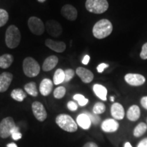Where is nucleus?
I'll use <instances>...</instances> for the list:
<instances>
[{
    "label": "nucleus",
    "instance_id": "f257e3e1",
    "mask_svg": "<svg viewBox=\"0 0 147 147\" xmlns=\"http://www.w3.org/2000/svg\"><path fill=\"white\" fill-rule=\"evenodd\" d=\"M113 27L108 19H102L97 21L93 28V34L97 39H104L111 34Z\"/></svg>",
    "mask_w": 147,
    "mask_h": 147
},
{
    "label": "nucleus",
    "instance_id": "f03ea898",
    "mask_svg": "<svg viewBox=\"0 0 147 147\" xmlns=\"http://www.w3.org/2000/svg\"><path fill=\"white\" fill-rule=\"evenodd\" d=\"M21 35L19 29L15 25H10L5 32V44L9 49H15L20 44Z\"/></svg>",
    "mask_w": 147,
    "mask_h": 147
},
{
    "label": "nucleus",
    "instance_id": "7ed1b4c3",
    "mask_svg": "<svg viewBox=\"0 0 147 147\" xmlns=\"http://www.w3.org/2000/svg\"><path fill=\"white\" fill-rule=\"evenodd\" d=\"M55 121L57 125L65 131L72 133L78 129V125L69 115L61 114L57 117Z\"/></svg>",
    "mask_w": 147,
    "mask_h": 147
},
{
    "label": "nucleus",
    "instance_id": "20e7f679",
    "mask_svg": "<svg viewBox=\"0 0 147 147\" xmlns=\"http://www.w3.org/2000/svg\"><path fill=\"white\" fill-rule=\"evenodd\" d=\"M23 68L25 74L29 78L38 76L40 71L39 63L32 57H27L24 59Z\"/></svg>",
    "mask_w": 147,
    "mask_h": 147
},
{
    "label": "nucleus",
    "instance_id": "39448f33",
    "mask_svg": "<svg viewBox=\"0 0 147 147\" xmlns=\"http://www.w3.org/2000/svg\"><path fill=\"white\" fill-rule=\"evenodd\" d=\"M86 9L94 14H102L108 8L107 0H87L85 3Z\"/></svg>",
    "mask_w": 147,
    "mask_h": 147
},
{
    "label": "nucleus",
    "instance_id": "423d86ee",
    "mask_svg": "<svg viewBox=\"0 0 147 147\" xmlns=\"http://www.w3.org/2000/svg\"><path fill=\"white\" fill-rule=\"evenodd\" d=\"M16 126L12 117H6L0 123V137L6 138L11 136V131Z\"/></svg>",
    "mask_w": 147,
    "mask_h": 147
},
{
    "label": "nucleus",
    "instance_id": "0eeeda50",
    "mask_svg": "<svg viewBox=\"0 0 147 147\" xmlns=\"http://www.w3.org/2000/svg\"><path fill=\"white\" fill-rule=\"evenodd\" d=\"M28 27L33 34L37 36H40L45 32V26L40 18L32 16L28 20Z\"/></svg>",
    "mask_w": 147,
    "mask_h": 147
},
{
    "label": "nucleus",
    "instance_id": "6e6552de",
    "mask_svg": "<svg viewBox=\"0 0 147 147\" xmlns=\"http://www.w3.org/2000/svg\"><path fill=\"white\" fill-rule=\"evenodd\" d=\"M33 113L37 120L39 121H45L47 118V113L46 111L45 106L42 103L39 102H34L32 106Z\"/></svg>",
    "mask_w": 147,
    "mask_h": 147
},
{
    "label": "nucleus",
    "instance_id": "1a4fd4ad",
    "mask_svg": "<svg viewBox=\"0 0 147 147\" xmlns=\"http://www.w3.org/2000/svg\"><path fill=\"white\" fill-rule=\"evenodd\" d=\"M124 78L127 83L135 87L142 85L146 81L145 77L140 74H127Z\"/></svg>",
    "mask_w": 147,
    "mask_h": 147
},
{
    "label": "nucleus",
    "instance_id": "9d476101",
    "mask_svg": "<svg viewBox=\"0 0 147 147\" xmlns=\"http://www.w3.org/2000/svg\"><path fill=\"white\" fill-rule=\"evenodd\" d=\"M46 29L48 34L53 37H58L62 34V27L57 21L49 20L46 23Z\"/></svg>",
    "mask_w": 147,
    "mask_h": 147
},
{
    "label": "nucleus",
    "instance_id": "9b49d317",
    "mask_svg": "<svg viewBox=\"0 0 147 147\" xmlns=\"http://www.w3.org/2000/svg\"><path fill=\"white\" fill-rule=\"evenodd\" d=\"M102 129L106 133H113L117 131L119 127V124L115 119H108L102 123Z\"/></svg>",
    "mask_w": 147,
    "mask_h": 147
},
{
    "label": "nucleus",
    "instance_id": "f8f14e48",
    "mask_svg": "<svg viewBox=\"0 0 147 147\" xmlns=\"http://www.w3.org/2000/svg\"><path fill=\"white\" fill-rule=\"evenodd\" d=\"M61 14L63 17L71 21L76 20L78 16V12L76 8L69 4H66L63 6L61 8Z\"/></svg>",
    "mask_w": 147,
    "mask_h": 147
},
{
    "label": "nucleus",
    "instance_id": "ddd939ff",
    "mask_svg": "<svg viewBox=\"0 0 147 147\" xmlns=\"http://www.w3.org/2000/svg\"><path fill=\"white\" fill-rule=\"evenodd\" d=\"M13 76L10 72H3L0 74V93L6 91L12 82Z\"/></svg>",
    "mask_w": 147,
    "mask_h": 147
},
{
    "label": "nucleus",
    "instance_id": "4468645a",
    "mask_svg": "<svg viewBox=\"0 0 147 147\" xmlns=\"http://www.w3.org/2000/svg\"><path fill=\"white\" fill-rule=\"evenodd\" d=\"M45 45L47 47L57 53H63L66 49V45L62 41H55L51 39H47L45 41Z\"/></svg>",
    "mask_w": 147,
    "mask_h": 147
},
{
    "label": "nucleus",
    "instance_id": "2eb2a0df",
    "mask_svg": "<svg viewBox=\"0 0 147 147\" xmlns=\"http://www.w3.org/2000/svg\"><path fill=\"white\" fill-rule=\"evenodd\" d=\"M76 73L84 83H90L94 78V75L89 69L84 67H79L76 69Z\"/></svg>",
    "mask_w": 147,
    "mask_h": 147
},
{
    "label": "nucleus",
    "instance_id": "dca6fc26",
    "mask_svg": "<svg viewBox=\"0 0 147 147\" xmlns=\"http://www.w3.org/2000/svg\"><path fill=\"white\" fill-rule=\"evenodd\" d=\"M111 115L116 120H122L125 117V110L119 103H114L110 108Z\"/></svg>",
    "mask_w": 147,
    "mask_h": 147
},
{
    "label": "nucleus",
    "instance_id": "f3484780",
    "mask_svg": "<svg viewBox=\"0 0 147 147\" xmlns=\"http://www.w3.org/2000/svg\"><path fill=\"white\" fill-rule=\"evenodd\" d=\"M53 87V82L49 78H45L40 84V91L43 96H47L51 93Z\"/></svg>",
    "mask_w": 147,
    "mask_h": 147
},
{
    "label": "nucleus",
    "instance_id": "a211bd4d",
    "mask_svg": "<svg viewBox=\"0 0 147 147\" xmlns=\"http://www.w3.org/2000/svg\"><path fill=\"white\" fill-rule=\"evenodd\" d=\"M58 61L59 59L57 57L55 56V55H51L45 60L43 65H42V69L45 71L52 70L57 65Z\"/></svg>",
    "mask_w": 147,
    "mask_h": 147
},
{
    "label": "nucleus",
    "instance_id": "6ab92c4d",
    "mask_svg": "<svg viewBox=\"0 0 147 147\" xmlns=\"http://www.w3.org/2000/svg\"><path fill=\"white\" fill-rule=\"evenodd\" d=\"M76 123L77 125H78L83 129H89L91 125V121L85 113L80 114L77 117Z\"/></svg>",
    "mask_w": 147,
    "mask_h": 147
},
{
    "label": "nucleus",
    "instance_id": "aec40b11",
    "mask_svg": "<svg viewBox=\"0 0 147 147\" xmlns=\"http://www.w3.org/2000/svg\"><path fill=\"white\" fill-rule=\"evenodd\" d=\"M93 92L97 97L100 99L102 101L107 100V89L100 84H95L93 85Z\"/></svg>",
    "mask_w": 147,
    "mask_h": 147
},
{
    "label": "nucleus",
    "instance_id": "412c9836",
    "mask_svg": "<svg viewBox=\"0 0 147 147\" xmlns=\"http://www.w3.org/2000/svg\"><path fill=\"white\" fill-rule=\"evenodd\" d=\"M140 117V109L137 105H133L127 112V117L129 121H136Z\"/></svg>",
    "mask_w": 147,
    "mask_h": 147
},
{
    "label": "nucleus",
    "instance_id": "4be33fe9",
    "mask_svg": "<svg viewBox=\"0 0 147 147\" xmlns=\"http://www.w3.org/2000/svg\"><path fill=\"white\" fill-rule=\"evenodd\" d=\"M14 57L12 55L4 54L0 57V67L3 69L8 68L13 63Z\"/></svg>",
    "mask_w": 147,
    "mask_h": 147
},
{
    "label": "nucleus",
    "instance_id": "5701e85b",
    "mask_svg": "<svg viewBox=\"0 0 147 147\" xmlns=\"http://www.w3.org/2000/svg\"><path fill=\"white\" fill-rule=\"evenodd\" d=\"M65 80V72L62 69H58L55 71L54 76H53V82L55 84H61Z\"/></svg>",
    "mask_w": 147,
    "mask_h": 147
},
{
    "label": "nucleus",
    "instance_id": "b1692460",
    "mask_svg": "<svg viewBox=\"0 0 147 147\" xmlns=\"http://www.w3.org/2000/svg\"><path fill=\"white\" fill-rule=\"evenodd\" d=\"M147 130V125L144 123H140L138 125L134 128V136L136 138L142 136L146 133Z\"/></svg>",
    "mask_w": 147,
    "mask_h": 147
},
{
    "label": "nucleus",
    "instance_id": "393cba45",
    "mask_svg": "<svg viewBox=\"0 0 147 147\" xmlns=\"http://www.w3.org/2000/svg\"><path fill=\"white\" fill-rule=\"evenodd\" d=\"M11 97L14 99V100L17 102H23L24 99L26 97V94L23 90L21 89H14L11 93Z\"/></svg>",
    "mask_w": 147,
    "mask_h": 147
},
{
    "label": "nucleus",
    "instance_id": "a878e982",
    "mask_svg": "<svg viewBox=\"0 0 147 147\" xmlns=\"http://www.w3.org/2000/svg\"><path fill=\"white\" fill-rule=\"evenodd\" d=\"M25 90L28 94L34 97L38 96V90H37L36 84L34 82H31L25 85Z\"/></svg>",
    "mask_w": 147,
    "mask_h": 147
},
{
    "label": "nucleus",
    "instance_id": "bb28decb",
    "mask_svg": "<svg viewBox=\"0 0 147 147\" xmlns=\"http://www.w3.org/2000/svg\"><path fill=\"white\" fill-rule=\"evenodd\" d=\"M106 110V106L104 103L97 102L93 108V113L95 115H100L104 113Z\"/></svg>",
    "mask_w": 147,
    "mask_h": 147
},
{
    "label": "nucleus",
    "instance_id": "cd10ccee",
    "mask_svg": "<svg viewBox=\"0 0 147 147\" xmlns=\"http://www.w3.org/2000/svg\"><path fill=\"white\" fill-rule=\"evenodd\" d=\"M66 93V89L64 87L60 86L55 89L53 92V95L56 99H61L65 96Z\"/></svg>",
    "mask_w": 147,
    "mask_h": 147
},
{
    "label": "nucleus",
    "instance_id": "c85d7f7f",
    "mask_svg": "<svg viewBox=\"0 0 147 147\" xmlns=\"http://www.w3.org/2000/svg\"><path fill=\"white\" fill-rule=\"evenodd\" d=\"M9 15L6 10L0 9V27L3 26L8 21Z\"/></svg>",
    "mask_w": 147,
    "mask_h": 147
},
{
    "label": "nucleus",
    "instance_id": "c756f323",
    "mask_svg": "<svg viewBox=\"0 0 147 147\" xmlns=\"http://www.w3.org/2000/svg\"><path fill=\"white\" fill-rule=\"evenodd\" d=\"M74 100L78 102V104L80 106H86L89 102V100L84 97V95L81 94H76L74 95Z\"/></svg>",
    "mask_w": 147,
    "mask_h": 147
},
{
    "label": "nucleus",
    "instance_id": "7c9ffc66",
    "mask_svg": "<svg viewBox=\"0 0 147 147\" xmlns=\"http://www.w3.org/2000/svg\"><path fill=\"white\" fill-rule=\"evenodd\" d=\"M84 113H85L86 115H88V117H89L90 120H91V123H93L94 125H97L100 122L101 119L98 115H95V114H93V113L91 114V113H89V112H84Z\"/></svg>",
    "mask_w": 147,
    "mask_h": 147
},
{
    "label": "nucleus",
    "instance_id": "2f4dec72",
    "mask_svg": "<svg viewBox=\"0 0 147 147\" xmlns=\"http://www.w3.org/2000/svg\"><path fill=\"white\" fill-rule=\"evenodd\" d=\"M11 136L14 140H18L22 138V134L19 132V129L17 126H15L11 131Z\"/></svg>",
    "mask_w": 147,
    "mask_h": 147
},
{
    "label": "nucleus",
    "instance_id": "473e14b6",
    "mask_svg": "<svg viewBox=\"0 0 147 147\" xmlns=\"http://www.w3.org/2000/svg\"><path fill=\"white\" fill-rule=\"evenodd\" d=\"M64 72H65V80H64L65 82H69L73 78L75 74V71L72 69H66L65 71H64Z\"/></svg>",
    "mask_w": 147,
    "mask_h": 147
},
{
    "label": "nucleus",
    "instance_id": "72a5a7b5",
    "mask_svg": "<svg viewBox=\"0 0 147 147\" xmlns=\"http://www.w3.org/2000/svg\"><path fill=\"white\" fill-rule=\"evenodd\" d=\"M140 56V58L143 60L147 59V42L142 46V51H141Z\"/></svg>",
    "mask_w": 147,
    "mask_h": 147
},
{
    "label": "nucleus",
    "instance_id": "f704fd0d",
    "mask_svg": "<svg viewBox=\"0 0 147 147\" xmlns=\"http://www.w3.org/2000/svg\"><path fill=\"white\" fill-rule=\"evenodd\" d=\"M67 108L69 110L71 111H76V110L78 109V105L76 104V103L74 102H72V101H69V102L67 103Z\"/></svg>",
    "mask_w": 147,
    "mask_h": 147
},
{
    "label": "nucleus",
    "instance_id": "c9c22d12",
    "mask_svg": "<svg viewBox=\"0 0 147 147\" xmlns=\"http://www.w3.org/2000/svg\"><path fill=\"white\" fill-rule=\"evenodd\" d=\"M109 67V65H108V64H106L105 63H100V65L97 66V71H98L99 73H102L103 71H104V69L106 68H107V67Z\"/></svg>",
    "mask_w": 147,
    "mask_h": 147
},
{
    "label": "nucleus",
    "instance_id": "e433bc0d",
    "mask_svg": "<svg viewBox=\"0 0 147 147\" xmlns=\"http://www.w3.org/2000/svg\"><path fill=\"white\" fill-rule=\"evenodd\" d=\"M140 104L144 109L147 110V96L142 97V99L140 100Z\"/></svg>",
    "mask_w": 147,
    "mask_h": 147
},
{
    "label": "nucleus",
    "instance_id": "4c0bfd02",
    "mask_svg": "<svg viewBox=\"0 0 147 147\" xmlns=\"http://www.w3.org/2000/svg\"><path fill=\"white\" fill-rule=\"evenodd\" d=\"M137 147H147V138H145L140 141L138 144Z\"/></svg>",
    "mask_w": 147,
    "mask_h": 147
},
{
    "label": "nucleus",
    "instance_id": "58836bf2",
    "mask_svg": "<svg viewBox=\"0 0 147 147\" xmlns=\"http://www.w3.org/2000/svg\"><path fill=\"white\" fill-rule=\"evenodd\" d=\"M82 147H98V146H97V144H95V142H89L86 143V144H84Z\"/></svg>",
    "mask_w": 147,
    "mask_h": 147
},
{
    "label": "nucleus",
    "instance_id": "ea45409f",
    "mask_svg": "<svg viewBox=\"0 0 147 147\" xmlns=\"http://www.w3.org/2000/svg\"><path fill=\"white\" fill-rule=\"evenodd\" d=\"M89 60H90V57L89 56V55H85V56H84V57L83 58V59H82V62L84 65H87V64L89 63Z\"/></svg>",
    "mask_w": 147,
    "mask_h": 147
},
{
    "label": "nucleus",
    "instance_id": "a19ab883",
    "mask_svg": "<svg viewBox=\"0 0 147 147\" xmlns=\"http://www.w3.org/2000/svg\"><path fill=\"white\" fill-rule=\"evenodd\" d=\"M7 147H18L15 143H10V144H7Z\"/></svg>",
    "mask_w": 147,
    "mask_h": 147
},
{
    "label": "nucleus",
    "instance_id": "79ce46f5",
    "mask_svg": "<svg viewBox=\"0 0 147 147\" xmlns=\"http://www.w3.org/2000/svg\"><path fill=\"white\" fill-rule=\"evenodd\" d=\"M124 147H132V146H131V144H130L129 142H126L125 144V145H124Z\"/></svg>",
    "mask_w": 147,
    "mask_h": 147
},
{
    "label": "nucleus",
    "instance_id": "37998d69",
    "mask_svg": "<svg viewBox=\"0 0 147 147\" xmlns=\"http://www.w3.org/2000/svg\"><path fill=\"white\" fill-rule=\"evenodd\" d=\"M110 101H111V102H114V101H115V97L113 96L110 97Z\"/></svg>",
    "mask_w": 147,
    "mask_h": 147
},
{
    "label": "nucleus",
    "instance_id": "c03bdc74",
    "mask_svg": "<svg viewBox=\"0 0 147 147\" xmlns=\"http://www.w3.org/2000/svg\"><path fill=\"white\" fill-rule=\"evenodd\" d=\"M38 1H39V2H40V3H43V2H45L46 0H38Z\"/></svg>",
    "mask_w": 147,
    "mask_h": 147
}]
</instances>
